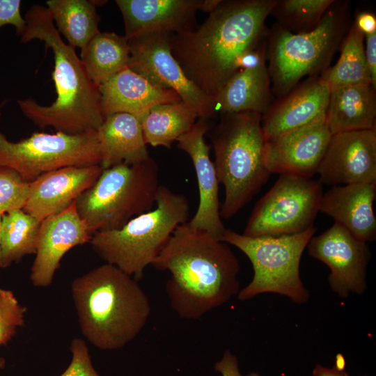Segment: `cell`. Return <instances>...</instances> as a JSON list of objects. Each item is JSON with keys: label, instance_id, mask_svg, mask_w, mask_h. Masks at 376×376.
I'll return each mask as SVG.
<instances>
[{"label": "cell", "instance_id": "6da1fadb", "mask_svg": "<svg viewBox=\"0 0 376 376\" xmlns=\"http://www.w3.org/2000/svg\"><path fill=\"white\" fill-rule=\"evenodd\" d=\"M277 0H221L199 26L171 33V52L186 76L214 97L265 40Z\"/></svg>", "mask_w": 376, "mask_h": 376}, {"label": "cell", "instance_id": "7a4b0ae2", "mask_svg": "<svg viewBox=\"0 0 376 376\" xmlns=\"http://www.w3.org/2000/svg\"><path fill=\"white\" fill-rule=\"evenodd\" d=\"M152 265L169 273L166 292L182 319L198 320L240 290V265L228 244L188 221L176 228Z\"/></svg>", "mask_w": 376, "mask_h": 376}, {"label": "cell", "instance_id": "3957f363", "mask_svg": "<svg viewBox=\"0 0 376 376\" xmlns=\"http://www.w3.org/2000/svg\"><path fill=\"white\" fill-rule=\"evenodd\" d=\"M24 18L26 27L19 42L39 40L53 52L56 98L47 106L31 97L18 100L20 111L40 128L52 127L67 134L96 130L104 120L99 86L89 78L75 49L63 41L46 7L33 5Z\"/></svg>", "mask_w": 376, "mask_h": 376}, {"label": "cell", "instance_id": "277c9868", "mask_svg": "<svg viewBox=\"0 0 376 376\" xmlns=\"http://www.w3.org/2000/svg\"><path fill=\"white\" fill-rule=\"evenodd\" d=\"M70 290L83 336L102 350H118L132 341L151 313L138 281L111 264L75 278Z\"/></svg>", "mask_w": 376, "mask_h": 376}, {"label": "cell", "instance_id": "5b68a950", "mask_svg": "<svg viewBox=\"0 0 376 376\" xmlns=\"http://www.w3.org/2000/svg\"><path fill=\"white\" fill-rule=\"evenodd\" d=\"M262 115L224 113L211 136L214 164L225 189L221 218L229 219L246 205L269 178L264 161Z\"/></svg>", "mask_w": 376, "mask_h": 376}, {"label": "cell", "instance_id": "8992f818", "mask_svg": "<svg viewBox=\"0 0 376 376\" xmlns=\"http://www.w3.org/2000/svg\"><path fill=\"white\" fill-rule=\"evenodd\" d=\"M155 205L120 228L94 233L89 242L106 263L136 281L143 278L176 228L188 221V199L166 186H159Z\"/></svg>", "mask_w": 376, "mask_h": 376}, {"label": "cell", "instance_id": "52a82bcc", "mask_svg": "<svg viewBox=\"0 0 376 376\" xmlns=\"http://www.w3.org/2000/svg\"><path fill=\"white\" fill-rule=\"evenodd\" d=\"M349 3L334 1L312 31L293 33L274 24L267 31V59L272 91L282 97L306 76H318L329 65L344 39Z\"/></svg>", "mask_w": 376, "mask_h": 376}, {"label": "cell", "instance_id": "ba28073f", "mask_svg": "<svg viewBox=\"0 0 376 376\" xmlns=\"http://www.w3.org/2000/svg\"><path fill=\"white\" fill-rule=\"evenodd\" d=\"M159 186V167L152 158L120 164L102 170L77 198V210L92 235L118 229L153 208Z\"/></svg>", "mask_w": 376, "mask_h": 376}, {"label": "cell", "instance_id": "9c48e42d", "mask_svg": "<svg viewBox=\"0 0 376 376\" xmlns=\"http://www.w3.org/2000/svg\"><path fill=\"white\" fill-rule=\"evenodd\" d=\"M317 228L279 237H251L226 228L220 240L242 251L253 269L251 281L237 294L240 301L266 292L286 296L293 302L308 301L309 292L300 276L301 256Z\"/></svg>", "mask_w": 376, "mask_h": 376}, {"label": "cell", "instance_id": "30bf717a", "mask_svg": "<svg viewBox=\"0 0 376 376\" xmlns=\"http://www.w3.org/2000/svg\"><path fill=\"white\" fill-rule=\"evenodd\" d=\"M1 109L0 104V118ZM100 162L96 130L80 134L34 132L17 142L8 140L0 131V166L15 171L29 182L59 168Z\"/></svg>", "mask_w": 376, "mask_h": 376}, {"label": "cell", "instance_id": "8fae6325", "mask_svg": "<svg viewBox=\"0 0 376 376\" xmlns=\"http://www.w3.org/2000/svg\"><path fill=\"white\" fill-rule=\"evenodd\" d=\"M322 185L312 178L281 174L256 203L243 235L279 237L305 231L320 211Z\"/></svg>", "mask_w": 376, "mask_h": 376}, {"label": "cell", "instance_id": "7c38bea8", "mask_svg": "<svg viewBox=\"0 0 376 376\" xmlns=\"http://www.w3.org/2000/svg\"><path fill=\"white\" fill-rule=\"evenodd\" d=\"M171 33L155 32L129 40L127 68L152 84L177 93L199 118L210 119L217 110L214 100L185 74L171 52Z\"/></svg>", "mask_w": 376, "mask_h": 376}, {"label": "cell", "instance_id": "4fadbf2b", "mask_svg": "<svg viewBox=\"0 0 376 376\" xmlns=\"http://www.w3.org/2000/svg\"><path fill=\"white\" fill-rule=\"evenodd\" d=\"M306 247L311 256L329 268L328 282L333 292L342 298L364 292L370 258L366 242L334 222L324 233L313 236Z\"/></svg>", "mask_w": 376, "mask_h": 376}, {"label": "cell", "instance_id": "5bb4252c", "mask_svg": "<svg viewBox=\"0 0 376 376\" xmlns=\"http://www.w3.org/2000/svg\"><path fill=\"white\" fill-rule=\"evenodd\" d=\"M332 135L325 113L304 126L265 141V166L271 174L312 178L317 173Z\"/></svg>", "mask_w": 376, "mask_h": 376}, {"label": "cell", "instance_id": "9a60e30c", "mask_svg": "<svg viewBox=\"0 0 376 376\" xmlns=\"http://www.w3.org/2000/svg\"><path fill=\"white\" fill-rule=\"evenodd\" d=\"M317 173L332 186L376 183V128L333 134Z\"/></svg>", "mask_w": 376, "mask_h": 376}, {"label": "cell", "instance_id": "2e32d148", "mask_svg": "<svg viewBox=\"0 0 376 376\" xmlns=\"http://www.w3.org/2000/svg\"><path fill=\"white\" fill-rule=\"evenodd\" d=\"M92 235L80 217L75 201L63 211L41 221L30 280L35 287L47 288L65 254L89 242Z\"/></svg>", "mask_w": 376, "mask_h": 376}, {"label": "cell", "instance_id": "e0dca14e", "mask_svg": "<svg viewBox=\"0 0 376 376\" xmlns=\"http://www.w3.org/2000/svg\"><path fill=\"white\" fill-rule=\"evenodd\" d=\"M209 129V119L199 118L177 142L178 147L191 159L198 188V205L188 223L192 227L205 230L220 239L226 228L220 214L219 182L214 162L210 157V146L205 140V134Z\"/></svg>", "mask_w": 376, "mask_h": 376}, {"label": "cell", "instance_id": "ac0fdd59", "mask_svg": "<svg viewBox=\"0 0 376 376\" xmlns=\"http://www.w3.org/2000/svg\"><path fill=\"white\" fill-rule=\"evenodd\" d=\"M100 164L65 166L42 174L30 182L23 210L39 221L70 206L102 172Z\"/></svg>", "mask_w": 376, "mask_h": 376}, {"label": "cell", "instance_id": "d6986e66", "mask_svg": "<svg viewBox=\"0 0 376 376\" xmlns=\"http://www.w3.org/2000/svg\"><path fill=\"white\" fill-rule=\"evenodd\" d=\"M125 26V37L155 32L178 33L194 27L198 10L205 0H116Z\"/></svg>", "mask_w": 376, "mask_h": 376}, {"label": "cell", "instance_id": "ffe728a7", "mask_svg": "<svg viewBox=\"0 0 376 376\" xmlns=\"http://www.w3.org/2000/svg\"><path fill=\"white\" fill-rule=\"evenodd\" d=\"M266 54L264 40L214 97L217 111L255 112L262 116L267 111L273 95Z\"/></svg>", "mask_w": 376, "mask_h": 376}, {"label": "cell", "instance_id": "44dd1931", "mask_svg": "<svg viewBox=\"0 0 376 376\" xmlns=\"http://www.w3.org/2000/svg\"><path fill=\"white\" fill-rule=\"evenodd\" d=\"M329 95V88L320 76H313L280 97L262 116L265 141L304 126L325 113Z\"/></svg>", "mask_w": 376, "mask_h": 376}, {"label": "cell", "instance_id": "7402d4cb", "mask_svg": "<svg viewBox=\"0 0 376 376\" xmlns=\"http://www.w3.org/2000/svg\"><path fill=\"white\" fill-rule=\"evenodd\" d=\"M99 91L104 118L126 113L141 120L153 107L182 100L175 91L152 84L128 68L100 85Z\"/></svg>", "mask_w": 376, "mask_h": 376}, {"label": "cell", "instance_id": "603a6c76", "mask_svg": "<svg viewBox=\"0 0 376 376\" xmlns=\"http://www.w3.org/2000/svg\"><path fill=\"white\" fill-rule=\"evenodd\" d=\"M376 183L333 186L323 194L320 211L332 217L356 238L372 242L376 237L373 202Z\"/></svg>", "mask_w": 376, "mask_h": 376}, {"label": "cell", "instance_id": "cb8c5ba5", "mask_svg": "<svg viewBox=\"0 0 376 376\" xmlns=\"http://www.w3.org/2000/svg\"><path fill=\"white\" fill-rule=\"evenodd\" d=\"M96 131L103 169L123 163L137 164L150 157L141 121L134 115L118 113L107 116Z\"/></svg>", "mask_w": 376, "mask_h": 376}, {"label": "cell", "instance_id": "d4e9b609", "mask_svg": "<svg viewBox=\"0 0 376 376\" xmlns=\"http://www.w3.org/2000/svg\"><path fill=\"white\" fill-rule=\"evenodd\" d=\"M371 84L330 91L326 121L332 134L376 128V93Z\"/></svg>", "mask_w": 376, "mask_h": 376}, {"label": "cell", "instance_id": "484cf974", "mask_svg": "<svg viewBox=\"0 0 376 376\" xmlns=\"http://www.w3.org/2000/svg\"><path fill=\"white\" fill-rule=\"evenodd\" d=\"M81 61L97 86L127 68L130 49L125 36L100 31L81 49Z\"/></svg>", "mask_w": 376, "mask_h": 376}, {"label": "cell", "instance_id": "4316f807", "mask_svg": "<svg viewBox=\"0 0 376 376\" xmlns=\"http://www.w3.org/2000/svg\"><path fill=\"white\" fill-rule=\"evenodd\" d=\"M198 118L196 111L182 100L156 105L141 120L144 141L170 149Z\"/></svg>", "mask_w": 376, "mask_h": 376}, {"label": "cell", "instance_id": "83f0119b", "mask_svg": "<svg viewBox=\"0 0 376 376\" xmlns=\"http://www.w3.org/2000/svg\"><path fill=\"white\" fill-rule=\"evenodd\" d=\"M46 5L58 33L74 49L83 48L100 32L93 1L48 0Z\"/></svg>", "mask_w": 376, "mask_h": 376}, {"label": "cell", "instance_id": "f1b7e54d", "mask_svg": "<svg viewBox=\"0 0 376 376\" xmlns=\"http://www.w3.org/2000/svg\"><path fill=\"white\" fill-rule=\"evenodd\" d=\"M364 39L365 35L354 22L342 41L338 60L320 76L330 91L350 85L372 84L365 57Z\"/></svg>", "mask_w": 376, "mask_h": 376}, {"label": "cell", "instance_id": "f546056e", "mask_svg": "<svg viewBox=\"0 0 376 376\" xmlns=\"http://www.w3.org/2000/svg\"><path fill=\"white\" fill-rule=\"evenodd\" d=\"M41 221L23 209L2 215L0 233L1 268L35 254Z\"/></svg>", "mask_w": 376, "mask_h": 376}, {"label": "cell", "instance_id": "4dcf8cb0", "mask_svg": "<svg viewBox=\"0 0 376 376\" xmlns=\"http://www.w3.org/2000/svg\"><path fill=\"white\" fill-rule=\"evenodd\" d=\"M334 0H277L271 14L291 33H306L320 22Z\"/></svg>", "mask_w": 376, "mask_h": 376}, {"label": "cell", "instance_id": "1f68e13d", "mask_svg": "<svg viewBox=\"0 0 376 376\" xmlns=\"http://www.w3.org/2000/svg\"><path fill=\"white\" fill-rule=\"evenodd\" d=\"M30 182L15 171L0 166V214L23 209L26 202Z\"/></svg>", "mask_w": 376, "mask_h": 376}, {"label": "cell", "instance_id": "d6a6232c", "mask_svg": "<svg viewBox=\"0 0 376 376\" xmlns=\"http://www.w3.org/2000/svg\"><path fill=\"white\" fill-rule=\"evenodd\" d=\"M26 311L12 290L0 288V345H7L24 324Z\"/></svg>", "mask_w": 376, "mask_h": 376}, {"label": "cell", "instance_id": "836d02e7", "mask_svg": "<svg viewBox=\"0 0 376 376\" xmlns=\"http://www.w3.org/2000/svg\"><path fill=\"white\" fill-rule=\"evenodd\" d=\"M72 359L59 376H101L95 369L84 340L75 338L70 343Z\"/></svg>", "mask_w": 376, "mask_h": 376}, {"label": "cell", "instance_id": "e575fe53", "mask_svg": "<svg viewBox=\"0 0 376 376\" xmlns=\"http://www.w3.org/2000/svg\"><path fill=\"white\" fill-rule=\"evenodd\" d=\"M20 0H0V29L6 25L15 28L20 36L26 27V22L21 14Z\"/></svg>", "mask_w": 376, "mask_h": 376}, {"label": "cell", "instance_id": "d590c367", "mask_svg": "<svg viewBox=\"0 0 376 376\" xmlns=\"http://www.w3.org/2000/svg\"><path fill=\"white\" fill-rule=\"evenodd\" d=\"M214 370L221 376H243L240 373L238 360L229 350H225L220 360L214 364ZM245 376H260L258 373L251 372Z\"/></svg>", "mask_w": 376, "mask_h": 376}, {"label": "cell", "instance_id": "8d00e7d4", "mask_svg": "<svg viewBox=\"0 0 376 376\" xmlns=\"http://www.w3.org/2000/svg\"><path fill=\"white\" fill-rule=\"evenodd\" d=\"M365 57L372 84L376 88V32L366 35Z\"/></svg>", "mask_w": 376, "mask_h": 376}, {"label": "cell", "instance_id": "74e56055", "mask_svg": "<svg viewBox=\"0 0 376 376\" xmlns=\"http://www.w3.org/2000/svg\"><path fill=\"white\" fill-rule=\"evenodd\" d=\"M354 22L365 36L376 32V17L373 13L362 12L357 15Z\"/></svg>", "mask_w": 376, "mask_h": 376}, {"label": "cell", "instance_id": "f35d334b", "mask_svg": "<svg viewBox=\"0 0 376 376\" xmlns=\"http://www.w3.org/2000/svg\"><path fill=\"white\" fill-rule=\"evenodd\" d=\"M313 376H349L345 370H338L335 366L332 368L317 364L313 370Z\"/></svg>", "mask_w": 376, "mask_h": 376}, {"label": "cell", "instance_id": "ab89813d", "mask_svg": "<svg viewBox=\"0 0 376 376\" xmlns=\"http://www.w3.org/2000/svg\"><path fill=\"white\" fill-rule=\"evenodd\" d=\"M338 370H345V360L341 354H338L336 357V364L334 366Z\"/></svg>", "mask_w": 376, "mask_h": 376}, {"label": "cell", "instance_id": "60d3db41", "mask_svg": "<svg viewBox=\"0 0 376 376\" xmlns=\"http://www.w3.org/2000/svg\"><path fill=\"white\" fill-rule=\"evenodd\" d=\"M6 359L3 357H0V371L4 369V368L6 367Z\"/></svg>", "mask_w": 376, "mask_h": 376}, {"label": "cell", "instance_id": "b9f144b4", "mask_svg": "<svg viewBox=\"0 0 376 376\" xmlns=\"http://www.w3.org/2000/svg\"><path fill=\"white\" fill-rule=\"evenodd\" d=\"M1 217L2 215L0 214V233H1ZM0 267L1 268V249H0Z\"/></svg>", "mask_w": 376, "mask_h": 376}]
</instances>
